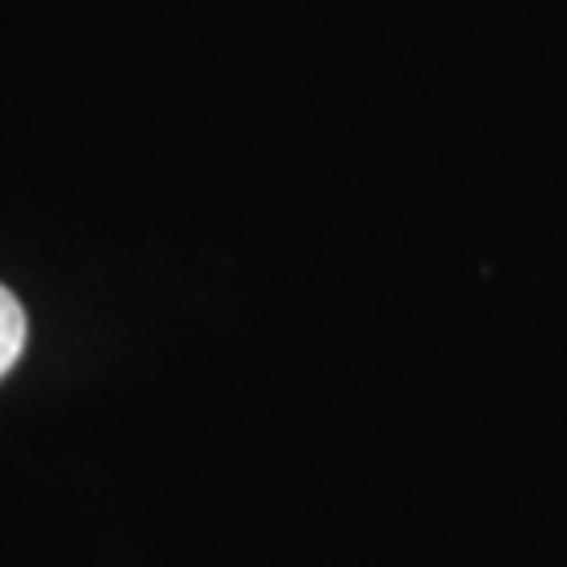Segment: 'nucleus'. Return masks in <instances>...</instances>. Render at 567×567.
I'll return each instance as SVG.
<instances>
[{"mask_svg": "<svg viewBox=\"0 0 567 567\" xmlns=\"http://www.w3.org/2000/svg\"><path fill=\"white\" fill-rule=\"evenodd\" d=\"M21 344H25V311L21 303L0 286V379L13 370V362L21 358Z\"/></svg>", "mask_w": 567, "mask_h": 567, "instance_id": "nucleus-1", "label": "nucleus"}]
</instances>
